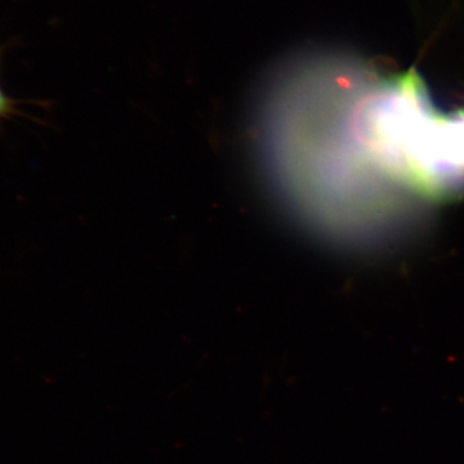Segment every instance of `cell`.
<instances>
[{
	"label": "cell",
	"instance_id": "cell-1",
	"mask_svg": "<svg viewBox=\"0 0 464 464\" xmlns=\"http://www.w3.org/2000/svg\"><path fill=\"white\" fill-rule=\"evenodd\" d=\"M27 103L26 101L17 100L9 96L8 92L0 85V127L5 121L14 118H27L22 107Z\"/></svg>",
	"mask_w": 464,
	"mask_h": 464
},
{
	"label": "cell",
	"instance_id": "cell-2",
	"mask_svg": "<svg viewBox=\"0 0 464 464\" xmlns=\"http://www.w3.org/2000/svg\"><path fill=\"white\" fill-rule=\"evenodd\" d=\"M3 48L0 46V62H2Z\"/></svg>",
	"mask_w": 464,
	"mask_h": 464
}]
</instances>
